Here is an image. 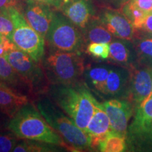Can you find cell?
<instances>
[{"mask_svg": "<svg viewBox=\"0 0 152 152\" xmlns=\"http://www.w3.org/2000/svg\"><path fill=\"white\" fill-rule=\"evenodd\" d=\"M4 56L30 90H43L47 79L45 72L29 55L16 48Z\"/></svg>", "mask_w": 152, "mask_h": 152, "instance_id": "8", "label": "cell"}, {"mask_svg": "<svg viewBox=\"0 0 152 152\" xmlns=\"http://www.w3.org/2000/svg\"><path fill=\"white\" fill-rule=\"evenodd\" d=\"M120 9L131 22L134 29L136 30L142 29L144 20L149 14L148 13L139 8L130 0L125 4Z\"/></svg>", "mask_w": 152, "mask_h": 152, "instance_id": "22", "label": "cell"}, {"mask_svg": "<svg viewBox=\"0 0 152 152\" xmlns=\"http://www.w3.org/2000/svg\"><path fill=\"white\" fill-rule=\"evenodd\" d=\"M126 149V137L112 132L98 146V149L102 152H122Z\"/></svg>", "mask_w": 152, "mask_h": 152, "instance_id": "23", "label": "cell"}, {"mask_svg": "<svg viewBox=\"0 0 152 152\" xmlns=\"http://www.w3.org/2000/svg\"><path fill=\"white\" fill-rule=\"evenodd\" d=\"M111 66L94 65L87 66L83 73V80L91 92L103 96L104 87Z\"/></svg>", "mask_w": 152, "mask_h": 152, "instance_id": "17", "label": "cell"}, {"mask_svg": "<svg viewBox=\"0 0 152 152\" xmlns=\"http://www.w3.org/2000/svg\"><path fill=\"white\" fill-rule=\"evenodd\" d=\"M33 1L48 5L49 7H54L56 9L59 10L61 7L63 3H64V0H33Z\"/></svg>", "mask_w": 152, "mask_h": 152, "instance_id": "32", "label": "cell"}, {"mask_svg": "<svg viewBox=\"0 0 152 152\" xmlns=\"http://www.w3.org/2000/svg\"><path fill=\"white\" fill-rule=\"evenodd\" d=\"M87 52L96 59L106 60L109 56V44L89 43L87 46Z\"/></svg>", "mask_w": 152, "mask_h": 152, "instance_id": "26", "label": "cell"}, {"mask_svg": "<svg viewBox=\"0 0 152 152\" xmlns=\"http://www.w3.org/2000/svg\"><path fill=\"white\" fill-rule=\"evenodd\" d=\"M56 145L35 140H26L17 144L13 151L14 152H46L56 151Z\"/></svg>", "mask_w": 152, "mask_h": 152, "instance_id": "24", "label": "cell"}, {"mask_svg": "<svg viewBox=\"0 0 152 152\" xmlns=\"http://www.w3.org/2000/svg\"><path fill=\"white\" fill-rule=\"evenodd\" d=\"M98 18L114 37L118 39L132 40L135 37V29L121 9H104Z\"/></svg>", "mask_w": 152, "mask_h": 152, "instance_id": "11", "label": "cell"}, {"mask_svg": "<svg viewBox=\"0 0 152 152\" xmlns=\"http://www.w3.org/2000/svg\"><path fill=\"white\" fill-rule=\"evenodd\" d=\"M111 132L109 116L102 104L98 102L94 113L85 130L90 138L91 148H98L100 142L103 141Z\"/></svg>", "mask_w": 152, "mask_h": 152, "instance_id": "15", "label": "cell"}, {"mask_svg": "<svg viewBox=\"0 0 152 152\" xmlns=\"http://www.w3.org/2000/svg\"><path fill=\"white\" fill-rule=\"evenodd\" d=\"M28 104L26 95L17 92L10 87L0 85V109L12 117L23 106Z\"/></svg>", "mask_w": 152, "mask_h": 152, "instance_id": "18", "label": "cell"}, {"mask_svg": "<svg viewBox=\"0 0 152 152\" xmlns=\"http://www.w3.org/2000/svg\"><path fill=\"white\" fill-rule=\"evenodd\" d=\"M135 4L139 8L150 14L152 11V0H130Z\"/></svg>", "mask_w": 152, "mask_h": 152, "instance_id": "29", "label": "cell"}, {"mask_svg": "<svg viewBox=\"0 0 152 152\" xmlns=\"http://www.w3.org/2000/svg\"><path fill=\"white\" fill-rule=\"evenodd\" d=\"M36 107L49 125L61 136L67 149L75 151L92 149L88 134L51 99H39Z\"/></svg>", "mask_w": 152, "mask_h": 152, "instance_id": "3", "label": "cell"}, {"mask_svg": "<svg viewBox=\"0 0 152 152\" xmlns=\"http://www.w3.org/2000/svg\"><path fill=\"white\" fill-rule=\"evenodd\" d=\"M151 13H152V11H151Z\"/></svg>", "mask_w": 152, "mask_h": 152, "instance_id": "36", "label": "cell"}, {"mask_svg": "<svg viewBox=\"0 0 152 152\" xmlns=\"http://www.w3.org/2000/svg\"><path fill=\"white\" fill-rule=\"evenodd\" d=\"M10 11L14 23L11 40L35 62H39L45 54V39L30 26L17 7H10Z\"/></svg>", "mask_w": 152, "mask_h": 152, "instance_id": "6", "label": "cell"}, {"mask_svg": "<svg viewBox=\"0 0 152 152\" xmlns=\"http://www.w3.org/2000/svg\"><path fill=\"white\" fill-rule=\"evenodd\" d=\"M16 137L14 133L0 134V152L13 151L17 144Z\"/></svg>", "mask_w": 152, "mask_h": 152, "instance_id": "27", "label": "cell"}, {"mask_svg": "<svg viewBox=\"0 0 152 152\" xmlns=\"http://www.w3.org/2000/svg\"><path fill=\"white\" fill-rule=\"evenodd\" d=\"M101 1L104 4L107 5L109 8L120 9L130 0H101Z\"/></svg>", "mask_w": 152, "mask_h": 152, "instance_id": "30", "label": "cell"}, {"mask_svg": "<svg viewBox=\"0 0 152 152\" xmlns=\"http://www.w3.org/2000/svg\"><path fill=\"white\" fill-rule=\"evenodd\" d=\"M149 96H152V91H151V94L149 95Z\"/></svg>", "mask_w": 152, "mask_h": 152, "instance_id": "35", "label": "cell"}, {"mask_svg": "<svg viewBox=\"0 0 152 152\" xmlns=\"http://www.w3.org/2000/svg\"><path fill=\"white\" fill-rule=\"evenodd\" d=\"M49 92L53 102L85 132L99 102L85 83L52 84Z\"/></svg>", "mask_w": 152, "mask_h": 152, "instance_id": "1", "label": "cell"}, {"mask_svg": "<svg viewBox=\"0 0 152 152\" xmlns=\"http://www.w3.org/2000/svg\"><path fill=\"white\" fill-rule=\"evenodd\" d=\"M127 144L133 149H152V96H149L135 109L128 125Z\"/></svg>", "mask_w": 152, "mask_h": 152, "instance_id": "7", "label": "cell"}, {"mask_svg": "<svg viewBox=\"0 0 152 152\" xmlns=\"http://www.w3.org/2000/svg\"><path fill=\"white\" fill-rule=\"evenodd\" d=\"M16 48V45L11 40L10 38L5 37L4 39L0 45V56H4L6 54Z\"/></svg>", "mask_w": 152, "mask_h": 152, "instance_id": "28", "label": "cell"}, {"mask_svg": "<svg viewBox=\"0 0 152 152\" xmlns=\"http://www.w3.org/2000/svg\"><path fill=\"white\" fill-rule=\"evenodd\" d=\"M54 11L48 5L33 0H25L23 14L30 26L45 39L50 28Z\"/></svg>", "mask_w": 152, "mask_h": 152, "instance_id": "12", "label": "cell"}, {"mask_svg": "<svg viewBox=\"0 0 152 152\" xmlns=\"http://www.w3.org/2000/svg\"><path fill=\"white\" fill-rule=\"evenodd\" d=\"M130 78V70L124 66H111L102 97L125 99Z\"/></svg>", "mask_w": 152, "mask_h": 152, "instance_id": "14", "label": "cell"}, {"mask_svg": "<svg viewBox=\"0 0 152 152\" xmlns=\"http://www.w3.org/2000/svg\"><path fill=\"white\" fill-rule=\"evenodd\" d=\"M45 39L49 49L63 52H82L85 45L81 30L60 11H54Z\"/></svg>", "mask_w": 152, "mask_h": 152, "instance_id": "5", "label": "cell"}, {"mask_svg": "<svg viewBox=\"0 0 152 152\" xmlns=\"http://www.w3.org/2000/svg\"><path fill=\"white\" fill-rule=\"evenodd\" d=\"M101 104L109 116L111 132L126 137L129 121L135 111L134 104L121 98L110 99Z\"/></svg>", "mask_w": 152, "mask_h": 152, "instance_id": "9", "label": "cell"}, {"mask_svg": "<svg viewBox=\"0 0 152 152\" xmlns=\"http://www.w3.org/2000/svg\"><path fill=\"white\" fill-rule=\"evenodd\" d=\"M5 37H6V36L2 35H1V34H0V45H1V43L2 42L4 39Z\"/></svg>", "mask_w": 152, "mask_h": 152, "instance_id": "34", "label": "cell"}, {"mask_svg": "<svg viewBox=\"0 0 152 152\" xmlns=\"http://www.w3.org/2000/svg\"><path fill=\"white\" fill-rule=\"evenodd\" d=\"M85 44L91 42L108 43L113 40L114 36L106 29L97 17H94L82 30Z\"/></svg>", "mask_w": 152, "mask_h": 152, "instance_id": "19", "label": "cell"}, {"mask_svg": "<svg viewBox=\"0 0 152 152\" xmlns=\"http://www.w3.org/2000/svg\"><path fill=\"white\" fill-rule=\"evenodd\" d=\"M109 59L118 65L130 69L137 63L134 45L130 40L118 39L109 43Z\"/></svg>", "mask_w": 152, "mask_h": 152, "instance_id": "16", "label": "cell"}, {"mask_svg": "<svg viewBox=\"0 0 152 152\" xmlns=\"http://www.w3.org/2000/svg\"><path fill=\"white\" fill-rule=\"evenodd\" d=\"M14 30V23L10 7L0 9V34L10 38Z\"/></svg>", "mask_w": 152, "mask_h": 152, "instance_id": "25", "label": "cell"}, {"mask_svg": "<svg viewBox=\"0 0 152 152\" xmlns=\"http://www.w3.org/2000/svg\"><path fill=\"white\" fill-rule=\"evenodd\" d=\"M42 61L45 76L51 85L77 83L85 68L82 52H63L49 49Z\"/></svg>", "mask_w": 152, "mask_h": 152, "instance_id": "4", "label": "cell"}, {"mask_svg": "<svg viewBox=\"0 0 152 152\" xmlns=\"http://www.w3.org/2000/svg\"><path fill=\"white\" fill-rule=\"evenodd\" d=\"M59 11L81 31L95 17L92 0H64Z\"/></svg>", "mask_w": 152, "mask_h": 152, "instance_id": "13", "label": "cell"}, {"mask_svg": "<svg viewBox=\"0 0 152 152\" xmlns=\"http://www.w3.org/2000/svg\"><path fill=\"white\" fill-rule=\"evenodd\" d=\"M130 70V78L125 99L132 102L136 109L151 93L152 68L134 66Z\"/></svg>", "mask_w": 152, "mask_h": 152, "instance_id": "10", "label": "cell"}, {"mask_svg": "<svg viewBox=\"0 0 152 152\" xmlns=\"http://www.w3.org/2000/svg\"><path fill=\"white\" fill-rule=\"evenodd\" d=\"M7 128L18 138L35 140L66 148L61 136L49 125L37 107L29 103L11 117Z\"/></svg>", "mask_w": 152, "mask_h": 152, "instance_id": "2", "label": "cell"}, {"mask_svg": "<svg viewBox=\"0 0 152 152\" xmlns=\"http://www.w3.org/2000/svg\"><path fill=\"white\" fill-rule=\"evenodd\" d=\"M134 47L139 66L152 68V37L140 39Z\"/></svg>", "mask_w": 152, "mask_h": 152, "instance_id": "21", "label": "cell"}, {"mask_svg": "<svg viewBox=\"0 0 152 152\" xmlns=\"http://www.w3.org/2000/svg\"><path fill=\"white\" fill-rule=\"evenodd\" d=\"M147 35L152 37V13L147 15L142 29Z\"/></svg>", "mask_w": 152, "mask_h": 152, "instance_id": "31", "label": "cell"}, {"mask_svg": "<svg viewBox=\"0 0 152 152\" xmlns=\"http://www.w3.org/2000/svg\"><path fill=\"white\" fill-rule=\"evenodd\" d=\"M0 85L13 90L27 85L4 56H0Z\"/></svg>", "mask_w": 152, "mask_h": 152, "instance_id": "20", "label": "cell"}, {"mask_svg": "<svg viewBox=\"0 0 152 152\" xmlns=\"http://www.w3.org/2000/svg\"><path fill=\"white\" fill-rule=\"evenodd\" d=\"M19 0H0V9L9 8V7H17Z\"/></svg>", "mask_w": 152, "mask_h": 152, "instance_id": "33", "label": "cell"}]
</instances>
